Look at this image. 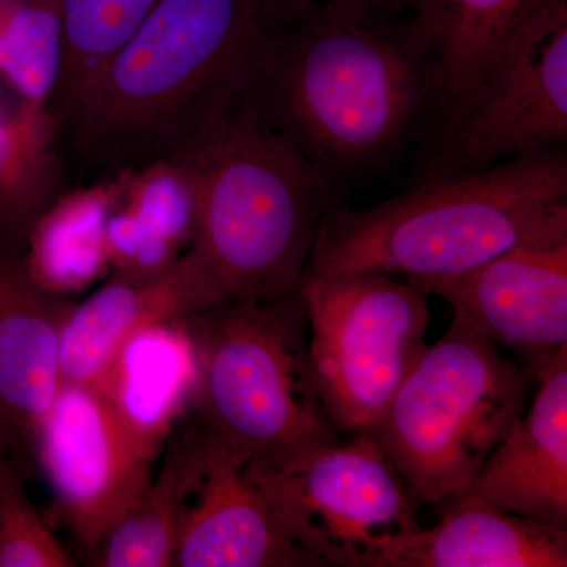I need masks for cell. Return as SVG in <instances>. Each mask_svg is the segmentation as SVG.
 I'll use <instances>...</instances> for the list:
<instances>
[{
  "mask_svg": "<svg viewBox=\"0 0 567 567\" xmlns=\"http://www.w3.org/2000/svg\"><path fill=\"white\" fill-rule=\"evenodd\" d=\"M14 3H17V0H0V40H2L3 32H6L7 25H9Z\"/></svg>",
  "mask_w": 567,
  "mask_h": 567,
  "instance_id": "f1b7e54d",
  "label": "cell"
},
{
  "mask_svg": "<svg viewBox=\"0 0 567 567\" xmlns=\"http://www.w3.org/2000/svg\"><path fill=\"white\" fill-rule=\"evenodd\" d=\"M22 442L6 406L0 402V454H10Z\"/></svg>",
  "mask_w": 567,
  "mask_h": 567,
  "instance_id": "4316f807",
  "label": "cell"
},
{
  "mask_svg": "<svg viewBox=\"0 0 567 567\" xmlns=\"http://www.w3.org/2000/svg\"><path fill=\"white\" fill-rule=\"evenodd\" d=\"M196 434V499L183 514L175 566L319 567L287 532L251 472V457L205 434L199 425Z\"/></svg>",
  "mask_w": 567,
  "mask_h": 567,
  "instance_id": "7c38bea8",
  "label": "cell"
},
{
  "mask_svg": "<svg viewBox=\"0 0 567 567\" xmlns=\"http://www.w3.org/2000/svg\"><path fill=\"white\" fill-rule=\"evenodd\" d=\"M567 528L499 509L475 494L443 507L434 528L421 529L393 567H566Z\"/></svg>",
  "mask_w": 567,
  "mask_h": 567,
  "instance_id": "9a60e30c",
  "label": "cell"
},
{
  "mask_svg": "<svg viewBox=\"0 0 567 567\" xmlns=\"http://www.w3.org/2000/svg\"><path fill=\"white\" fill-rule=\"evenodd\" d=\"M31 445L66 527L93 554L151 484L158 454L106 394L76 385L59 388Z\"/></svg>",
  "mask_w": 567,
  "mask_h": 567,
  "instance_id": "30bf717a",
  "label": "cell"
},
{
  "mask_svg": "<svg viewBox=\"0 0 567 567\" xmlns=\"http://www.w3.org/2000/svg\"><path fill=\"white\" fill-rule=\"evenodd\" d=\"M74 301L41 289L22 254L0 246V402L32 443L61 388L63 322Z\"/></svg>",
  "mask_w": 567,
  "mask_h": 567,
  "instance_id": "5bb4252c",
  "label": "cell"
},
{
  "mask_svg": "<svg viewBox=\"0 0 567 567\" xmlns=\"http://www.w3.org/2000/svg\"><path fill=\"white\" fill-rule=\"evenodd\" d=\"M401 2L431 40L436 59L442 65L447 96L446 125L473 99L503 41L547 0Z\"/></svg>",
  "mask_w": 567,
  "mask_h": 567,
  "instance_id": "ffe728a7",
  "label": "cell"
},
{
  "mask_svg": "<svg viewBox=\"0 0 567 567\" xmlns=\"http://www.w3.org/2000/svg\"><path fill=\"white\" fill-rule=\"evenodd\" d=\"M532 377L491 342L451 322L427 346L371 435L416 507L468 492L486 458L527 410Z\"/></svg>",
  "mask_w": 567,
  "mask_h": 567,
  "instance_id": "8992f818",
  "label": "cell"
},
{
  "mask_svg": "<svg viewBox=\"0 0 567 567\" xmlns=\"http://www.w3.org/2000/svg\"><path fill=\"white\" fill-rule=\"evenodd\" d=\"M197 358L182 320L145 324L123 346L102 393L130 427L159 451L193 404Z\"/></svg>",
  "mask_w": 567,
  "mask_h": 567,
  "instance_id": "e0dca14e",
  "label": "cell"
},
{
  "mask_svg": "<svg viewBox=\"0 0 567 567\" xmlns=\"http://www.w3.org/2000/svg\"><path fill=\"white\" fill-rule=\"evenodd\" d=\"M417 287L446 301L454 323L513 354L535 383L567 349V230Z\"/></svg>",
  "mask_w": 567,
  "mask_h": 567,
  "instance_id": "8fae6325",
  "label": "cell"
},
{
  "mask_svg": "<svg viewBox=\"0 0 567 567\" xmlns=\"http://www.w3.org/2000/svg\"><path fill=\"white\" fill-rule=\"evenodd\" d=\"M238 103L342 188L420 151L447 118L442 65L401 0H320L284 21Z\"/></svg>",
  "mask_w": 567,
  "mask_h": 567,
  "instance_id": "6da1fadb",
  "label": "cell"
},
{
  "mask_svg": "<svg viewBox=\"0 0 567 567\" xmlns=\"http://www.w3.org/2000/svg\"><path fill=\"white\" fill-rule=\"evenodd\" d=\"M282 22L275 0H159L62 137L71 186L182 156L237 104Z\"/></svg>",
  "mask_w": 567,
  "mask_h": 567,
  "instance_id": "7a4b0ae2",
  "label": "cell"
},
{
  "mask_svg": "<svg viewBox=\"0 0 567 567\" xmlns=\"http://www.w3.org/2000/svg\"><path fill=\"white\" fill-rule=\"evenodd\" d=\"M178 159L197 189L196 234L178 260L183 315L295 292L344 188L238 102Z\"/></svg>",
  "mask_w": 567,
  "mask_h": 567,
  "instance_id": "3957f363",
  "label": "cell"
},
{
  "mask_svg": "<svg viewBox=\"0 0 567 567\" xmlns=\"http://www.w3.org/2000/svg\"><path fill=\"white\" fill-rule=\"evenodd\" d=\"M312 380L339 434L374 427L423 357L429 295L382 274L303 276Z\"/></svg>",
  "mask_w": 567,
  "mask_h": 567,
  "instance_id": "52a82bcc",
  "label": "cell"
},
{
  "mask_svg": "<svg viewBox=\"0 0 567 567\" xmlns=\"http://www.w3.org/2000/svg\"><path fill=\"white\" fill-rule=\"evenodd\" d=\"M177 264L153 279L110 275L91 297L71 306L62 328L61 385L103 391L123 346L140 328L182 319Z\"/></svg>",
  "mask_w": 567,
  "mask_h": 567,
  "instance_id": "2e32d148",
  "label": "cell"
},
{
  "mask_svg": "<svg viewBox=\"0 0 567 567\" xmlns=\"http://www.w3.org/2000/svg\"><path fill=\"white\" fill-rule=\"evenodd\" d=\"M63 66L59 0H17L0 40V80L17 103L51 111Z\"/></svg>",
  "mask_w": 567,
  "mask_h": 567,
  "instance_id": "603a6c76",
  "label": "cell"
},
{
  "mask_svg": "<svg viewBox=\"0 0 567 567\" xmlns=\"http://www.w3.org/2000/svg\"><path fill=\"white\" fill-rule=\"evenodd\" d=\"M567 230V156L550 148L486 169L424 178L368 208L324 213L303 276L382 274L415 286L468 274Z\"/></svg>",
  "mask_w": 567,
  "mask_h": 567,
  "instance_id": "277c9868",
  "label": "cell"
},
{
  "mask_svg": "<svg viewBox=\"0 0 567 567\" xmlns=\"http://www.w3.org/2000/svg\"><path fill=\"white\" fill-rule=\"evenodd\" d=\"M567 144V0H547L503 41L454 121L420 155L421 181Z\"/></svg>",
  "mask_w": 567,
  "mask_h": 567,
  "instance_id": "9c48e42d",
  "label": "cell"
},
{
  "mask_svg": "<svg viewBox=\"0 0 567 567\" xmlns=\"http://www.w3.org/2000/svg\"><path fill=\"white\" fill-rule=\"evenodd\" d=\"M106 252L110 275L130 279L158 278L183 256L163 230L122 203L107 219Z\"/></svg>",
  "mask_w": 567,
  "mask_h": 567,
  "instance_id": "484cf974",
  "label": "cell"
},
{
  "mask_svg": "<svg viewBox=\"0 0 567 567\" xmlns=\"http://www.w3.org/2000/svg\"><path fill=\"white\" fill-rule=\"evenodd\" d=\"M122 204L155 224L183 254L197 226V189L188 164L158 159L122 173Z\"/></svg>",
  "mask_w": 567,
  "mask_h": 567,
  "instance_id": "cb8c5ba5",
  "label": "cell"
},
{
  "mask_svg": "<svg viewBox=\"0 0 567 567\" xmlns=\"http://www.w3.org/2000/svg\"><path fill=\"white\" fill-rule=\"evenodd\" d=\"M159 0H59L63 24V66L51 103L61 142L126 40Z\"/></svg>",
  "mask_w": 567,
  "mask_h": 567,
  "instance_id": "7402d4cb",
  "label": "cell"
},
{
  "mask_svg": "<svg viewBox=\"0 0 567 567\" xmlns=\"http://www.w3.org/2000/svg\"><path fill=\"white\" fill-rule=\"evenodd\" d=\"M121 199L118 174L70 186L41 213L22 251V262L41 289L73 300L110 276L106 226Z\"/></svg>",
  "mask_w": 567,
  "mask_h": 567,
  "instance_id": "ac0fdd59",
  "label": "cell"
},
{
  "mask_svg": "<svg viewBox=\"0 0 567 567\" xmlns=\"http://www.w3.org/2000/svg\"><path fill=\"white\" fill-rule=\"evenodd\" d=\"M536 385L468 492L506 513L567 528V349Z\"/></svg>",
  "mask_w": 567,
  "mask_h": 567,
  "instance_id": "4fadbf2b",
  "label": "cell"
},
{
  "mask_svg": "<svg viewBox=\"0 0 567 567\" xmlns=\"http://www.w3.org/2000/svg\"><path fill=\"white\" fill-rule=\"evenodd\" d=\"M70 186L51 111L0 102V246L22 254L33 223Z\"/></svg>",
  "mask_w": 567,
  "mask_h": 567,
  "instance_id": "d6986e66",
  "label": "cell"
},
{
  "mask_svg": "<svg viewBox=\"0 0 567 567\" xmlns=\"http://www.w3.org/2000/svg\"><path fill=\"white\" fill-rule=\"evenodd\" d=\"M287 532L319 567H393L423 529L371 432L270 464L249 458Z\"/></svg>",
  "mask_w": 567,
  "mask_h": 567,
  "instance_id": "ba28073f",
  "label": "cell"
},
{
  "mask_svg": "<svg viewBox=\"0 0 567 567\" xmlns=\"http://www.w3.org/2000/svg\"><path fill=\"white\" fill-rule=\"evenodd\" d=\"M73 566L76 561L25 494L9 454H0V567Z\"/></svg>",
  "mask_w": 567,
  "mask_h": 567,
  "instance_id": "d4e9b609",
  "label": "cell"
},
{
  "mask_svg": "<svg viewBox=\"0 0 567 567\" xmlns=\"http://www.w3.org/2000/svg\"><path fill=\"white\" fill-rule=\"evenodd\" d=\"M181 320L196 350L193 402L205 434L270 464L341 442L312 380L300 287Z\"/></svg>",
  "mask_w": 567,
  "mask_h": 567,
  "instance_id": "5b68a950",
  "label": "cell"
},
{
  "mask_svg": "<svg viewBox=\"0 0 567 567\" xmlns=\"http://www.w3.org/2000/svg\"><path fill=\"white\" fill-rule=\"evenodd\" d=\"M275 2L282 20L287 21L295 17V14L301 13V11L311 7L312 3L320 2V0H275Z\"/></svg>",
  "mask_w": 567,
  "mask_h": 567,
  "instance_id": "83f0119b",
  "label": "cell"
},
{
  "mask_svg": "<svg viewBox=\"0 0 567 567\" xmlns=\"http://www.w3.org/2000/svg\"><path fill=\"white\" fill-rule=\"evenodd\" d=\"M199 476V443L188 434L166 458L158 480L148 484L128 513L96 548L103 567L175 566L183 514Z\"/></svg>",
  "mask_w": 567,
  "mask_h": 567,
  "instance_id": "44dd1931",
  "label": "cell"
}]
</instances>
